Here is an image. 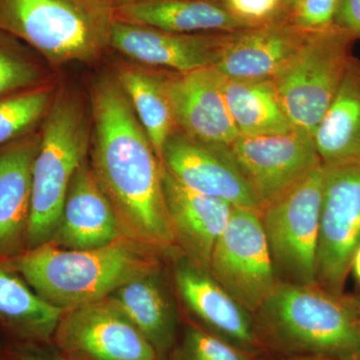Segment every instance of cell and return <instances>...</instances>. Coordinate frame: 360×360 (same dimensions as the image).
Returning a JSON list of instances; mask_svg holds the SVG:
<instances>
[{
	"label": "cell",
	"instance_id": "cell-21",
	"mask_svg": "<svg viewBox=\"0 0 360 360\" xmlns=\"http://www.w3.org/2000/svg\"><path fill=\"white\" fill-rule=\"evenodd\" d=\"M324 167L360 162V60L352 58L314 135Z\"/></svg>",
	"mask_w": 360,
	"mask_h": 360
},
{
	"label": "cell",
	"instance_id": "cell-8",
	"mask_svg": "<svg viewBox=\"0 0 360 360\" xmlns=\"http://www.w3.org/2000/svg\"><path fill=\"white\" fill-rule=\"evenodd\" d=\"M207 271L250 314L262 307L278 278L259 210L232 208L213 248Z\"/></svg>",
	"mask_w": 360,
	"mask_h": 360
},
{
	"label": "cell",
	"instance_id": "cell-35",
	"mask_svg": "<svg viewBox=\"0 0 360 360\" xmlns=\"http://www.w3.org/2000/svg\"><path fill=\"white\" fill-rule=\"evenodd\" d=\"M352 300H354L355 309L360 316V297H352Z\"/></svg>",
	"mask_w": 360,
	"mask_h": 360
},
{
	"label": "cell",
	"instance_id": "cell-24",
	"mask_svg": "<svg viewBox=\"0 0 360 360\" xmlns=\"http://www.w3.org/2000/svg\"><path fill=\"white\" fill-rule=\"evenodd\" d=\"M113 75L160 160L165 142L177 129L162 73L153 72L136 63H123L116 66Z\"/></svg>",
	"mask_w": 360,
	"mask_h": 360
},
{
	"label": "cell",
	"instance_id": "cell-23",
	"mask_svg": "<svg viewBox=\"0 0 360 360\" xmlns=\"http://www.w3.org/2000/svg\"><path fill=\"white\" fill-rule=\"evenodd\" d=\"M65 310L37 295L13 269L0 264V328L28 342L52 340Z\"/></svg>",
	"mask_w": 360,
	"mask_h": 360
},
{
	"label": "cell",
	"instance_id": "cell-11",
	"mask_svg": "<svg viewBox=\"0 0 360 360\" xmlns=\"http://www.w3.org/2000/svg\"><path fill=\"white\" fill-rule=\"evenodd\" d=\"M229 148L257 196L260 210L323 165L314 139L295 129L283 134L239 135Z\"/></svg>",
	"mask_w": 360,
	"mask_h": 360
},
{
	"label": "cell",
	"instance_id": "cell-15",
	"mask_svg": "<svg viewBox=\"0 0 360 360\" xmlns=\"http://www.w3.org/2000/svg\"><path fill=\"white\" fill-rule=\"evenodd\" d=\"M124 236L110 198L85 160L71 180L60 221L49 243L65 250H94Z\"/></svg>",
	"mask_w": 360,
	"mask_h": 360
},
{
	"label": "cell",
	"instance_id": "cell-22",
	"mask_svg": "<svg viewBox=\"0 0 360 360\" xmlns=\"http://www.w3.org/2000/svg\"><path fill=\"white\" fill-rule=\"evenodd\" d=\"M158 274L160 270L134 279L108 297L160 357L174 345L176 315Z\"/></svg>",
	"mask_w": 360,
	"mask_h": 360
},
{
	"label": "cell",
	"instance_id": "cell-5",
	"mask_svg": "<svg viewBox=\"0 0 360 360\" xmlns=\"http://www.w3.org/2000/svg\"><path fill=\"white\" fill-rule=\"evenodd\" d=\"M91 113L82 97L56 92L40 124L32 172V212L26 250L49 243L61 219L71 180L90 151Z\"/></svg>",
	"mask_w": 360,
	"mask_h": 360
},
{
	"label": "cell",
	"instance_id": "cell-6",
	"mask_svg": "<svg viewBox=\"0 0 360 360\" xmlns=\"http://www.w3.org/2000/svg\"><path fill=\"white\" fill-rule=\"evenodd\" d=\"M355 39L336 25L310 30L298 51L272 78L292 129L314 139L354 58Z\"/></svg>",
	"mask_w": 360,
	"mask_h": 360
},
{
	"label": "cell",
	"instance_id": "cell-1",
	"mask_svg": "<svg viewBox=\"0 0 360 360\" xmlns=\"http://www.w3.org/2000/svg\"><path fill=\"white\" fill-rule=\"evenodd\" d=\"M90 113V165L125 236L158 252L174 248L160 158L115 75L94 82Z\"/></svg>",
	"mask_w": 360,
	"mask_h": 360
},
{
	"label": "cell",
	"instance_id": "cell-36",
	"mask_svg": "<svg viewBox=\"0 0 360 360\" xmlns=\"http://www.w3.org/2000/svg\"><path fill=\"white\" fill-rule=\"evenodd\" d=\"M283 1L284 2V4H285L286 7H288V8H290V4H291V1H292V0H283Z\"/></svg>",
	"mask_w": 360,
	"mask_h": 360
},
{
	"label": "cell",
	"instance_id": "cell-3",
	"mask_svg": "<svg viewBox=\"0 0 360 360\" xmlns=\"http://www.w3.org/2000/svg\"><path fill=\"white\" fill-rule=\"evenodd\" d=\"M255 314L272 345L296 357L360 360V316L352 297L278 281Z\"/></svg>",
	"mask_w": 360,
	"mask_h": 360
},
{
	"label": "cell",
	"instance_id": "cell-7",
	"mask_svg": "<svg viewBox=\"0 0 360 360\" xmlns=\"http://www.w3.org/2000/svg\"><path fill=\"white\" fill-rule=\"evenodd\" d=\"M324 167L279 193L260 210L270 257L278 281L314 285Z\"/></svg>",
	"mask_w": 360,
	"mask_h": 360
},
{
	"label": "cell",
	"instance_id": "cell-30",
	"mask_svg": "<svg viewBox=\"0 0 360 360\" xmlns=\"http://www.w3.org/2000/svg\"><path fill=\"white\" fill-rule=\"evenodd\" d=\"M238 20L250 26L266 25L288 16L283 0H221Z\"/></svg>",
	"mask_w": 360,
	"mask_h": 360
},
{
	"label": "cell",
	"instance_id": "cell-18",
	"mask_svg": "<svg viewBox=\"0 0 360 360\" xmlns=\"http://www.w3.org/2000/svg\"><path fill=\"white\" fill-rule=\"evenodd\" d=\"M161 167L163 195L175 245L181 248L187 259L208 270L213 248L229 222L233 206L187 188Z\"/></svg>",
	"mask_w": 360,
	"mask_h": 360
},
{
	"label": "cell",
	"instance_id": "cell-31",
	"mask_svg": "<svg viewBox=\"0 0 360 360\" xmlns=\"http://www.w3.org/2000/svg\"><path fill=\"white\" fill-rule=\"evenodd\" d=\"M335 25L360 39V0H340Z\"/></svg>",
	"mask_w": 360,
	"mask_h": 360
},
{
	"label": "cell",
	"instance_id": "cell-34",
	"mask_svg": "<svg viewBox=\"0 0 360 360\" xmlns=\"http://www.w3.org/2000/svg\"><path fill=\"white\" fill-rule=\"evenodd\" d=\"M295 360H345L338 359H331V357H321V356H307V357H296Z\"/></svg>",
	"mask_w": 360,
	"mask_h": 360
},
{
	"label": "cell",
	"instance_id": "cell-27",
	"mask_svg": "<svg viewBox=\"0 0 360 360\" xmlns=\"http://www.w3.org/2000/svg\"><path fill=\"white\" fill-rule=\"evenodd\" d=\"M56 94L51 82L0 99V148L37 129Z\"/></svg>",
	"mask_w": 360,
	"mask_h": 360
},
{
	"label": "cell",
	"instance_id": "cell-28",
	"mask_svg": "<svg viewBox=\"0 0 360 360\" xmlns=\"http://www.w3.org/2000/svg\"><path fill=\"white\" fill-rule=\"evenodd\" d=\"M181 357L182 360H250L245 350L193 326L186 329Z\"/></svg>",
	"mask_w": 360,
	"mask_h": 360
},
{
	"label": "cell",
	"instance_id": "cell-25",
	"mask_svg": "<svg viewBox=\"0 0 360 360\" xmlns=\"http://www.w3.org/2000/svg\"><path fill=\"white\" fill-rule=\"evenodd\" d=\"M222 89L239 134L253 136L292 129L272 78L234 79L224 77Z\"/></svg>",
	"mask_w": 360,
	"mask_h": 360
},
{
	"label": "cell",
	"instance_id": "cell-13",
	"mask_svg": "<svg viewBox=\"0 0 360 360\" xmlns=\"http://www.w3.org/2000/svg\"><path fill=\"white\" fill-rule=\"evenodd\" d=\"M229 33L184 34L115 20L110 45L136 65L184 73L217 65Z\"/></svg>",
	"mask_w": 360,
	"mask_h": 360
},
{
	"label": "cell",
	"instance_id": "cell-32",
	"mask_svg": "<svg viewBox=\"0 0 360 360\" xmlns=\"http://www.w3.org/2000/svg\"><path fill=\"white\" fill-rule=\"evenodd\" d=\"M350 272L354 274L355 278H356V281L360 283V246L357 248V250L355 251L354 258H352Z\"/></svg>",
	"mask_w": 360,
	"mask_h": 360
},
{
	"label": "cell",
	"instance_id": "cell-4",
	"mask_svg": "<svg viewBox=\"0 0 360 360\" xmlns=\"http://www.w3.org/2000/svg\"><path fill=\"white\" fill-rule=\"evenodd\" d=\"M115 21L113 0H0V32L54 68L101 58Z\"/></svg>",
	"mask_w": 360,
	"mask_h": 360
},
{
	"label": "cell",
	"instance_id": "cell-33",
	"mask_svg": "<svg viewBox=\"0 0 360 360\" xmlns=\"http://www.w3.org/2000/svg\"><path fill=\"white\" fill-rule=\"evenodd\" d=\"M18 360H65V359H44V357L33 356V355H20V356H18Z\"/></svg>",
	"mask_w": 360,
	"mask_h": 360
},
{
	"label": "cell",
	"instance_id": "cell-12",
	"mask_svg": "<svg viewBox=\"0 0 360 360\" xmlns=\"http://www.w3.org/2000/svg\"><path fill=\"white\" fill-rule=\"evenodd\" d=\"M160 162L191 191L220 198L233 207L260 212L257 196L226 144L195 141L176 129L163 146Z\"/></svg>",
	"mask_w": 360,
	"mask_h": 360
},
{
	"label": "cell",
	"instance_id": "cell-17",
	"mask_svg": "<svg viewBox=\"0 0 360 360\" xmlns=\"http://www.w3.org/2000/svg\"><path fill=\"white\" fill-rule=\"evenodd\" d=\"M39 142L37 129L0 148V264L26 250Z\"/></svg>",
	"mask_w": 360,
	"mask_h": 360
},
{
	"label": "cell",
	"instance_id": "cell-29",
	"mask_svg": "<svg viewBox=\"0 0 360 360\" xmlns=\"http://www.w3.org/2000/svg\"><path fill=\"white\" fill-rule=\"evenodd\" d=\"M340 0H292L288 18L307 30H321L335 25Z\"/></svg>",
	"mask_w": 360,
	"mask_h": 360
},
{
	"label": "cell",
	"instance_id": "cell-37",
	"mask_svg": "<svg viewBox=\"0 0 360 360\" xmlns=\"http://www.w3.org/2000/svg\"><path fill=\"white\" fill-rule=\"evenodd\" d=\"M115 2V4H122V2L131 1V0H113Z\"/></svg>",
	"mask_w": 360,
	"mask_h": 360
},
{
	"label": "cell",
	"instance_id": "cell-26",
	"mask_svg": "<svg viewBox=\"0 0 360 360\" xmlns=\"http://www.w3.org/2000/svg\"><path fill=\"white\" fill-rule=\"evenodd\" d=\"M51 82L46 63L37 52L0 32V99Z\"/></svg>",
	"mask_w": 360,
	"mask_h": 360
},
{
	"label": "cell",
	"instance_id": "cell-2",
	"mask_svg": "<svg viewBox=\"0 0 360 360\" xmlns=\"http://www.w3.org/2000/svg\"><path fill=\"white\" fill-rule=\"evenodd\" d=\"M160 253L124 236L94 250H65L47 243L2 264L46 302L68 310L108 297L125 283L158 271Z\"/></svg>",
	"mask_w": 360,
	"mask_h": 360
},
{
	"label": "cell",
	"instance_id": "cell-20",
	"mask_svg": "<svg viewBox=\"0 0 360 360\" xmlns=\"http://www.w3.org/2000/svg\"><path fill=\"white\" fill-rule=\"evenodd\" d=\"M115 20L184 34L252 27L238 20L221 0H131L115 4Z\"/></svg>",
	"mask_w": 360,
	"mask_h": 360
},
{
	"label": "cell",
	"instance_id": "cell-16",
	"mask_svg": "<svg viewBox=\"0 0 360 360\" xmlns=\"http://www.w3.org/2000/svg\"><path fill=\"white\" fill-rule=\"evenodd\" d=\"M310 30L286 18L231 32L213 68L234 79L274 78L303 44Z\"/></svg>",
	"mask_w": 360,
	"mask_h": 360
},
{
	"label": "cell",
	"instance_id": "cell-19",
	"mask_svg": "<svg viewBox=\"0 0 360 360\" xmlns=\"http://www.w3.org/2000/svg\"><path fill=\"white\" fill-rule=\"evenodd\" d=\"M177 290L187 307L214 335L250 352L257 347V328L250 314L212 276L189 259L177 264Z\"/></svg>",
	"mask_w": 360,
	"mask_h": 360
},
{
	"label": "cell",
	"instance_id": "cell-14",
	"mask_svg": "<svg viewBox=\"0 0 360 360\" xmlns=\"http://www.w3.org/2000/svg\"><path fill=\"white\" fill-rule=\"evenodd\" d=\"M162 78L177 129L187 136L231 146L240 135L225 101L224 77L217 68L162 73Z\"/></svg>",
	"mask_w": 360,
	"mask_h": 360
},
{
	"label": "cell",
	"instance_id": "cell-10",
	"mask_svg": "<svg viewBox=\"0 0 360 360\" xmlns=\"http://www.w3.org/2000/svg\"><path fill=\"white\" fill-rule=\"evenodd\" d=\"M52 340L72 360H158L110 297L65 310Z\"/></svg>",
	"mask_w": 360,
	"mask_h": 360
},
{
	"label": "cell",
	"instance_id": "cell-9",
	"mask_svg": "<svg viewBox=\"0 0 360 360\" xmlns=\"http://www.w3.org/2000/svg\"><path fill=\"white\" fill-rule=\"evenodd\" d=\"M359 246L360 162L324 167L317 285L333 295H345L352 258Z\"/></svg>",
	"mask_w": 360,
	"mask_h": 360
}]
</instances>
